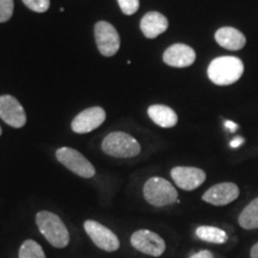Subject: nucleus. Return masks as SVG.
<instances>
[{"instance_id":"24","label":"nucleus","mask_w":258,"mask_h":258,"mask_svg":"<svg viewBox=\"0 0 258 258\" xmlns=\"http://www.w3.org/2000/svg\"><path fill=\"white\" fill-rule=\"evenodd\" d=\"M225 127L227 128L228 131L231 132V133H234V132L238 129V127H239V125H238L237 123H234L233 121L227 120V121H225Z\"/></svg>"},{"instance_id":"11","label":"nucleus","mask_w":258,"mask_h":258,"mask_svg":"<svg viewBox=\"0 0 258 258\" xmlns=\"http://www.w3.org/2000/svg\"><path fill=\"white\" fill-rule=\"evenodd\" d=\"M105 121V111L101 106L85 109L73 118L72 129L78 134H85L95 131Z\"/></svg>"},{"instance_id":"19","label":"nucleus","mask_w":258,"mask_h":258,"mask_svg":"<svg viewBox=\"0 0 258 258\" xmlns=\"http://www.w3.org/2000/svg\"><path fill=\"white\" fill-rule=\"evenodd\" d=\"M19 258H46L41 245L35 240H25L19 249Z\"/></svg>"},{"instance_id":"16","label":"nucleus","mask_w":258,"mask_h":258,"mask_svg":"<svg viewBox=\"0 0 258 258\" xmlns=\"http://www.w3.org/2000/svg\"><path fill=\"white\" fill-rule=\"evenodd\" d=\"M148 116L151 117L154 123L160 125L163 128H171L175 127L178 121V116L173 109L169 108L166 105L161 104H154L148 108Z\"/></svg>"},{"instance_id":"9","label":"nucleus","mask_w":258,"mask_h":258,"mask_svg":"<svg viewBox=\"0 0 258 258\" xmlns=\"http://www.w3.org/2000/svg\"><path fill=\"white\" fill-rule=\"evenodd\" d=\"M0 117L14 128H21L27 123V114L15 97L10 95L0 96Z\"/></svg>"},{"instance_id":"1","label":"nucleus","mask_w":258,"mask_h":258,"mask_svg":"<svg viewBox=\"0 0 258 258\" xmlns=\"http://www.w3.org/2000/svg\"><path fill=\"white\" fill-rule=\"evenodd\" d=\"M243 73V61L235 56L217 57L208 66V78L219 86L232 85L240 79Z\"/></svg>"},{"instance_id":"21","label":"nucleus","mask_w":258,"mask_h":258,"mask_svg":"<svg viewBox=\"0 0 258 258\" xmlns=\"http://www.w3.org/2000/svg\"><path fill=\"white\" fill-rule=\"evenodd\" d=\"M25 6L32 11L38 12V14H43L46 12L50 6V0H22Z\"/></svg>"},{"instance_id":"22","label":"nucleus","mask_w":258,"mask_h":258,"mask_svg":"<svg viewBox=\"0 0 258 258\" xmlns=\"http://www.w3.org/2000/svg\"><path fill=\"white\" fill-rule=\"evenodd\" d=\"M118 5H120L121 11L124 15L131 16L134 15L139 10V0H117Z\"/></svg>"},{"instance_id":"26","label":"nucleus","mask_w":258,"mask_h":258,"mask_svg":"<svg viewBox=\"0 0 258 258\" xmlns=\"http://www.w3.org/2000/svg\"><path fill=\"white\" fill-rule=\"evenodd\" d=\"M251 258H258V243L254 244L251 249Z\"/></svg>"},{"instance_id":"13","label":"nucleus","mask_w":258,"mask_h":258,"mask_svg":"<svg viewBox=\"0 0 258 258\" xmlns=\"http://www.w3.org/2000/svg\"><path fill=\"white\" fill-rule=\"evenodd\" d=\"M196 59V53L191 47L183 43H176L164 51L163 60L166 64L177 69L191 66Z\"/></svg>"},{"instance_id":"4","label":"nucleus","mask_w":258,"mask_h":258,"mask_svg":"<svg viewBox=\"0 0 258 258\" xmlns=\"http://www.w3.org/2000/svg\"><path fill=\"white\" fill-rule=\"evenodd\" d=\"M103 152L116 158H132L140 153V144L123 132H114L102 143Z\"/></svg>"},{"instance_id":"6","label":"nucleus","mask_w":258,"mask_h":258,"mask_svg":"<svg viewBox=\"0 0 258 258\" xmlns=\"http://www.w3.org/2000/svg\"><path fill=\"white\" fill-rule=\"evenodd\" d=\"M95 38L99 53L104 56H114L120 49L118 32L108 22H98L95 25Z\"/></svg>"},{"instance_id":"14","label":"nucleus","mask_w":258,"mask_h":258,"mask_svg":"<svg viewBox=\"0 0 258 258\" xmlns=\"http://www.w3.org/2000/svg\"><path fill=\"white\" fill-rule=\"evenodd\" d=\"M169 27V21L164 15L159 12H148L143 17L140 22V28L143 34L147 38H156L163 32L166 31Z\"/></svg>"},{"instance_id":"5","label":"nucleus","mask_w":258,"mask_h":258,"mask_svg":"<svg viewBox=\"0 0 258 258\" xmlns=\"http://www.w3.org/2000/svg\"><path fill=\"white\" fill-rule=\"evenodd\" d=\"M56 159L67 169L84 178H92L96 170L90 161L77 150L61 147L56 151Z\"/></svg>"},{"instance_id":"15","label":"nucleus","mask_w":258,"mask_h":258,"mask_svg":"<svg viewBox=\"0 0 258 258\" xmlns=\"http://www.w3.org/2000/svg\"><path fill=\"white\" fill-rule=\"evenodd\" d=\"M215 41L228 50H239L246 43L243 32L232 27L220 28L215 32Z\"/></svg>"},{"instance_id":"10","label":"nucleus","mask_w":258,"mask_h":258,"mask_svg":"<svg viewBox=\"0 0 258 258\" xmlns=\"http://www.w3.org/2000/svg\"><path fill=\"white\" fill-rule=\"evenodd\" d=\"M171 177L178 188L191 191L203 184L206 180L205 171L198 167L177 166L171 170Z\"/></svg>"},{"instance_id":"27","label":"nucleus","mask_w":258,"mask_h":258,"mask_svg":"<svg viewBox=\"0 0 258 258\" xmlns=\"http://www.w3.org/2000/svg\"><path fill=\"white\" fill-rule=\"evenodd\" d=\"M2 132H3V131H2V127H0V135H2Z\"/></svg>"},{"instance_id":"25","label":"nucleus","mask_w":258,"mask_h":258,"mask_svg":"<svg viewBox=\"0 0 258 258\" xmlns=\"http://www.w3.org/2000/svg\"><path fill=\"white\" fill-rule=\"evenodd\" d=\"M243 144H244V139L243 138H235L230 143V146L232 148H237V147L241 146Z\"/></svg>"},{"instance_id":"7","label":"nucleus","mask_w":258,"mask_h":258,"mask_svg":"<svg viewBox=\"0 0 258 258\" xmlns=\"http://www.w3.org/2000/svg\"><path fill=\"white\" fill-rule=\"evenodd\" d=\"M84 228L96 246L99 249L108 251V252H114L120 247V240L114 232L99 224V222L88 220L84 224Z\"/></svg>"},{"instance_id":"20","label":"nucleus","mask_w":258,"mask_h":258,"mask_svg":"<svg viewBox=\"0 0 258 258\" xmlns=\"http://www.w3.org/2000/svg\"><path fill=\"white\" fill-rule=\"evenodd\" d=\"M14 14V0H0V23L8 22Z\"/></svg>"},{"instance_id":"23","label":"nucleus","mask_w":258,"mask_h":258,"mask_svg":"<svg viewBox=\"0 0 258 258\" xmlns=\"http://www.w3.org/2000/svg\"><path fill=\"white\" fill-rule=\"evenodd\" d=\"M190 258H213V253L208 250H202L200 252L192 254Z\"/></svg>"},{"instance_id":"2","label":"nucleus","mask_w":258,"mask_h":258,"mask_svg":"<svg viewBox=\"0 0 258 258\" xmlns=\"http://www.w3.org/2000/svg\"><path fill=\"white\" fill-rule=\"evenodd\" d=\"M36 224L41 233L54 247L63 249L69 245L70 233L56 214L47 211L37 213Z\"/></svg>"},{"instance_id":"3","label":"nucleus","mask_w":258,"mask_h":258,"mask_svg":"<svg viewBox=\"0 0 258 258\" xmlns=\"http://www.w3.org/2000/svg\"><path fill=\"white\" fill-rule=\"evenodd\" d=\"M144 196L154 207H164L178 201V194L175 186L161 177H152L145 183Z\"/></svg>"},{"instance_id":"8","label":"nucleus","mask_w":258,"mask_h":258,"mask_svg":"<svg viewBox=\"0 0 258 258\" xmlns=\"http://www.w3.org/2000/svg\"><path fill=\"white\" fill-rule=\"evenodd\" d=\"M131 243L138 251L153 257H159L165 251V241L157 233L150 230L134 232L131 237Z\"/></svg>"},{"instance_id":"12","label":"nucleus","mask_w":258,"mask_h":258,"mask_svg":"<svg viewBox=\"0 0 258 258\" xmlns=\"http://www.w3.org/2000/svg\"><path fill=\"white\" fill-rule=\"evenodd\" d=\"M239 196V188L234 183H219L213 185L203 194V201L213 206H226L233 202Z\"/></svg>"},{"instance_id":"18","label":"nucleus","mask_w":258,"mask_h":258,"mask_svg":"<svg viewBox=\"0 0 258 258\" xmlns=\"http://www.w3.org/2000/svg\"><path fill=\"white\" fill-rule=\"evenodd\" d=\"M239 225L245 230L258 228V198L254 199L239 215Z\"/></svg>"},{"instance_id":"17","label":"nucleus","mask_w":258,"mask_h":258,"mask_svg":"<svg viewBox=\"0 0 258 258\" xmlns=\"http://www.w3.org/2000/svg\"><path fill=\"white\" fill-rule=\"evenodd\" d=\"M196 235L201 240L214 244H224L227 241V233L221 228L213 227V226H200L196 230Z\"/></svg>"}]
</instances>
